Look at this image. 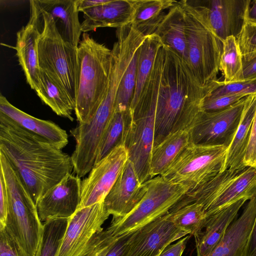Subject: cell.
<instances>
[{
  "instance_id": "cell-1",
  "label": "cell",
  "mask_w": 256,
  "mask_h": 256,
  "mask_svg": "<svg viewBox=\"0 0 256 256\" xmlns=\"http://www.w3.org/2000/svg\"><path fill=\"white\" fill-rule=\"evenodd\" d=\"M216 88L202 86L188 64L162 44L137 102L154 111V146L174 132L190 130L204 100Z\"/></svg>"
},
{
  "instance_id": "cell-2",
  "label": "cell",
  "mask_w": 256,
  "mask_h": 256,
  "mask_svg": "<svg viewBox=\"0 0 256 256\" xmlns=\"http://www.w3.org/2000/svg\"><path fill=\"white\" fill-rule=\"evenodd\" d=\"M0 153L17 172L36 204L74 168L68 154L0 114Z\"/></svg>"
},
{
  "instance_id": "cell-3",
  "label": "cell",
  "mask_w": 256,
  "mask_h": 256,
  "mask_svg": "<svg viewBox=\"0 0 256 256\" xmlns=\"http://www.w3.org/2000/svg\"><path fill=\"white\" fill-rule=\"evenodd\" d=\"M78 74L74 113L78 124L90 122L107 90L112 50L84 33L78 47Z\"/></svg>"
},
{
  "instance_id": "cell-4",
  "label": "cell",
  "mask_w": 256,
  "mask_h": 256,
  "mask_svg": "<svg viewBox=\"0 0 256 256\" xmlns=\"http://www.w3.org/2000/svg\"><path fill=\"white\" fill-rule=\"evenodd\" d=\"M178 2L186 16L188 64L202 86L217 87L222 42L211 28L198 0Z\"/></svg>"
},
{
  "instance_id": "cell-5",
  "label": "cell",
  "mask_w": 256,
  "mask_h": 256,
  "mask_svg": "<svg viewBox=\"0 0 256 256\" xmlns=\"http://www.w3.org/2000/svg\"><path fill=\"white\" fill-rule=\"evenodd\" d=\"M40 34L38 41V64L64 90L75 105L78 74V47L65 40L50 14L38 6Z\"/></svg>"
},
{
  "instance_id": "cell-6",
  "label": "cell",
  "mask_w": 256,
  "mask_h": 256,
  "mask_svg": "<svg viewBox=\"0 0 256 256\" xmlns=\"http://www.w3.org/2000/svg\"><path fill=\"white\" fill-rule=\"evenodd\" d=\"M0 168L10 199L6 227L29 256H36L44 232L36 204L17 172L1 153Z\"/></svg>"
},
{
  "instance_id": "cell-7",
  "label": "cell",
  "mask_w": 256,
  "mask_h": 256,
  "mask_svg": "<svg viewBox=\"0 0 256 256\" xmlns=\"http://www.w3.org/2000/svg\"><path fill=\"white\" fill-rule=\"evenodd\" d=\"M144 183L146 193L136 206L124 218L112 219L109 227L114 236L135 232L166 214L190 190L188 186L170 182L160 176Z\"/></svg>"
},
{
  "instance_id": "cell-8",
  "label": "cell",
  "mask_w": 256,
  "mask_h": 256,
  "mask_svg": "<svg viewBox=\"0 0 256 256\" xmlns=\"http://www.w3.org/2000/svg\"><path fill=\"white\" fill-rule=\"evenodd\" d=\"M256 195V169L246 166L226 170L182 198L201 204L206 216L242 198L250 200Z\"/></svg>"
},
{
  "instance_id": "cell-9",
  "label": "cell",
  "mask_w": 256,
  "mask_h": 256,
  "mask_svg": "<svg viewBox=\"0 0 256 256\" xmlns=\"http://www.w3.org/2000/svg\"><path fill=\"white\" fill-rule=\"evenodd\" d=\"M227 148L190 142L160 176L170 182L188 186L189 192L194 190L222 172Z\"/></svg>"
},
{
  "instance_id": "cell-10",
  "label": "cell",
  "mask_w": 256,
  "mask_h": 256,
  "mask_svg": "<svg viewBox=\"0 0 256 256\" xmlns=\"http://www.w3.org/2000/svg\"><path fill=\"white\" fill-rule=\"evenodd\" d=\"M122 142L141 183L151 179L150 162L154 144V113L150 106L138 103L130 112Z\"/></svg>"
},
{
  "instance_id": "cell-11",
  "label": "cell",
  "mask_w": 256,
  "mask_h": 256,
  "mask_svg": "<svg viewBox=\"0 0 256 256\" xmlns=\"http://www.w3.org/2000/svg\"><path fill=\"white\" fill-rule=\"evenodd\" d=\"M248 96L221 110L200 112L190 130V142L228 147L239 126Z\"/></svg>"
},
{
  "instance_id": "cell-12",
  "label": "cell",
  "mask_w": 256,
  "mask_h": 256,
  "mask_svg": "<svg viewBox=\"0 0 256 256\" xmlns=\"http://www.w3.org/2000/svg\"><path fill=\"white\" fill-rule=\"evenodd\" d=\"M128 160V151L122 142L96 164L88 176L82 180L78 208L104 202Z\"/></svg>"
},
{
  "instance_id": "cell-13",
  "label": "cell",
  "mask_w": 256,
  "mask_h": 256,
  "mask_svg": "<svg viewBox=\"0 0 256 256\" xmlns=\"http://www.w3.org/2000/svg\"><path fill=\"white\" fill-rule=\"evenodd\" d=\"M104 202L78 208L70 217L57 256H79L108 218Z\"/></svg>"
},
{
  "instance_id": "cell-14",
  "label": "cell",
  "mask_w": 256,
  "mask_h": 256,
  "mask_svg": "<svg viewBox=\"0 0 256 256\" xmlns=\"http://www.w3.org/2000/svg\"><path fill=\"white\" fill-rule=\"evenodd\" d=\"M187 234L174 225L168 212L134 232L122 256H156L166 246Z\"/></svg>"
},
{
  "instance_id": "cell-15",
  "label": "cell",
  "mask_w": 256,
  "mask_h": 256,
  "mask_svg": "<svg viewBox=\"0 0 256 256\" xmlns=\"http://www.w3.org/2000/svg\"><path fill=\"white\" fill-rule=\"evenodd\" d=\"M81 186L80 178L70 173L47 190L36 203L40 220L71 217L80 204Z\"/></svg>"
},
{
  "instance_id": "cell-16",
  "label": "cell",
  "mask_w": 256,
  "mask_h": 256,
  "mask_svg": "<svg viewBox=\"0 0 256 256\" xmlns=\"http://www.w3.org/2000/svg\"><path fill=\"white\" fill-rule=\"evenodd\" d=\"M250 1L198 0L211 28L222 42L228 37H238L246 20Z\"/></svg>"
},
{
  "instance_id": "cell-17",
  "label": "cell",
  "mask_w": 256,
  "mask_h": 256,
  "mask_svg": "<svg viewBox=\"0 0 256 256\" xmlns=\"http://www.w3.org/2000/svg\"><path fill=\"white\" fill-rule=\"evenodd\" d=\"M146 190V184L140 182L128 160L104 201L105 208L112 219L122 218L136 206Z\"/></svg>"
},
{
  "instance_id": "cell-18",
  "label": "cell",
  "mask_w": 256,
  "mask_h": 256,
  "mask_svg": "<svg viewBox=\"0 0 256 256\" xmlns=\"http://www.w3.org/2000/svg\"><path fill=\"white\" fill-rule=\"evenodd\" d=\"M30 2V20L26 26L18 32L14 48L26 82L31 88L34 90L38 86L40 72L38 54V41L40 31L34 1L31 0Z\"/></svg>"
},
{
  "instance_id": "cell-19",
  "label": "cell",
  "mask_w": 256,
  "mask_h": 256,
  "mask_svg": "<svg viewBox=\"0 0 256 256\" xmlns=\"http://www.w3.org/2000/svg\"><path fill=\"white\" fill-rule=\"evenodd\" d=\"M256 219V195L248 200L240 216L228 226L208 256H244Z\"/></svg>"
},
{
  "instance_id": "cell-20",
  "label": "cell",
  "mask_w": 256,
  "mask_h": 256,
  "mask_svg": "<svg viewBox=\"0 0 256 256\" xmlns=\"http://www.w3.org/2000/svg\"><path fill=\"white\" fill-rule=\"evenodd\" d=\"M0 114L21 128L46 140L60 150L68 143L66 132L54 122L41 120L22 111L0 95Z\"/></svg>"
},
{
  "instance_id": "cell-21",
  "label": "cell",
  "mask_w": 256,
  "mask_h": 256,
  "mask_svg": "<svg viewBox=\"0 0 256 256\" xmlns=\"http://www.w3.org/2000/svg\"><path fill=\"white\" fill-rule=\"evenodd\" d=\"M246 200V198H242L206 217L201 230L194 236L197 256L210 254Z\"/></svg>"
},
{
  "instance_id": "cell-22",
  "label": "cell",
  "mask_w": 256,
  "mask_h": 256,
  "mask_svg": "<svg viewBox=\"0 0 256 256\" xmlns=\"http://www.w3.org/2000/svg\"><path fill=\"white\" fill-rule=\"evenodd\" d=\"M133 11L134 0H111L84 10L82 12L84 17L82 31L86 33L103 27L118 28L131 22Z\"/></svg>"
},
{
  "instance_id": "cell-23",
  "label": "cell",
  "mask_w": 256,
  "mask_h": 256,
  "mask_svg": "<svg viewBox=\"0 0 256 256\" xmlns=\"http://www.w3.org/2000/svg\"><path fill=\"white\" fill-rule=\"evenodd\" d=\"M40 9L54 20L58 30L66 42L78 47L82 34L78 0H36Z\"/></svg>"
},
{
  "instance_id": "cell-24",
  "label": "cell",
  "mask_w": 256,
  "mask_h": 256,
  "mask_svg": "<svg viewBox=\"0 0 256 256\" xmlns=\"http://www.w3.org/2000/svg\"><path fill=\"white\" fill-rule=\"evenodd\" d=\"M186 27L185 12L178 1L167 10L155 34L163 44L171 48L188 64Z\"/></svg>"
},
{
  "instance_id": "cell-25",
  "label": "cell",
  "mask_w": 256,
  "mask_h": 256,
  "mask_svg": "<svg viewBox=\"0 0 256 256\" xmlns=\"http://www.w3.org/2000/svg\"><path fill=\"white\" fill-rule=\"evenodd\" d=\"M256 110V94H250L236 134L227 148L222 172L226 170H242L246 167L244 162Z\"/></svg>"
},
{
  "instance_id": "cell-26",
  "label": "cell",
  "mask_w": 256,
  "mask_h": 256,
  "mask_svg": "<svg viewBox=\"0 0 256 256\" xmlns=\"http://www.w3.org/2000/svg\"><path fill=\"white\" fill-rule=\"evenodd\" d=\"M190 130H180L166 136L152 148V178L160 176L190 142Z\"/></svg>"
},
{
  "instance_id": "cell-27",
  "label": "cell",
  "mask_w": 256,
  "mask_h": 256,
  "mask_svg": "<svg viewBox=\"0 0 256 256\" xmlns=\"http://www.w3.org/2000/svg\"><path fill=\"white\" fill-rule=\"evenodd\" d=\"M174 0H134L130 24L144 36L155 33L166 12L176 4Z\"/></svg>"
},
{
  "instance_id": "cell-28",
  "label": "cell",
  "mask_w": 256,
  "mask_h": 256,
  "mask_svg": "<svg viewBox=\"0 0 256 256\" xmlns=\"http://www.w3.org/2000/svg\"><path fill=\"white\" fill-rule=\"evenodd\" d=\"M34 90L41 100L57 115L74 120L72 113L74 111V104L60 86L42 70Z\"/></svg>"
},
{
  "instance_id": "cell-29",
  "label": "cell",
  "mask_w": 256,
  "mask_h": 256,
  "mask_svg": "<svg viewBox=\"0 0 256 256\" xmlns=\"http://www.w3.org/2000/svg\"><path fill=\"white\" fill-rule=\"evenodd\" d=\"M162 43L155 33L146 36L140 46L138 60L136 82L130 112L136 106L152 69L156 52Z\"/></svg>"
},
{
  "instance_id": "cell-30",
  "label": "cell",
  "mask_w": 256,
  "mask_h": 256,
  "mask_svg": "<svg viewBox=\"0 0 256 256\" xmlns=\"http://www.w3.org/2000/svg\"><path fill=\"white\" fill-rule=\"evenodd\" d=\"M168 214L174 225L190 236L201 230L207 217L202 206L196 202L178 201Z\"/></svg>"
},
{
  "instance_id": "cell-31",
  "label": "cell",
  "mask_w": 256,
  "mask_h": 256,
  "mask_svg": "<svg viewBox=\"0 0 256 256\" xmlns=\"http://www.w3.org/2000/svg\"><path fill=\"white\" fill-rule=\"evenodd\" d=\"M70 218H50L44 222L42 241L36 256H57Z\"/></svg>"
},
{
  "instance_id": "cell-32",
  "label": "cell",
  "mask_w": 256,
  "mask_h": 256,
  "mask_svg": "<svg viewBox=\"0 0 256 256\" xmlns=\"http://www.w3.org/2000/svg\"><path fill=\"white\" fill-rule=\"evenodd\" d=\"M130 118V112H114L99 146L95 164L122 142L126 124Z\"/></svg>"
},
{
  "instance_id": "cell-33",
  "label": "cell",
  "mask_w": 256,
  "mask_h": 256,
  "mask_svg": "<svg viewBox=\"0 0 256 256\" xmlns=\"http://www.w3.org/2000/svg\"><path fill=\"white\" fill-rule=\"evenodd\" d=\"M242 68V54L236 38H227L222 42V52L220 56V70L224 77V83L236 81Z\"/></svg>"
},
{
  "instance_id": "cell-34",
  "label": "cell",
  "mask_w": 256,
  "mask_h": 256,
  "mask_svg": "<svg viewBox=\"0 0 256 256\" xmlns=\"http://www.w3.org/2000/svg\"><path fill=\"white\" fill-rule=\"evenodd\" d=\"M140 46L134 54L120 83L116 96L115 112H130V106L136 86L138 60Z\"/></svg>"
},
{
  "instance_id": "cell-35",
  "label": "cell",
  "mask_w": 256,
  "mask_h": 256,
  "mask_svg": "<svg viewBox=\"0 0 256 256\" xmlns=\"http://www.w3.org/2000/svg\"><path fill=\"white\" fill-rule=\"evenodd\" d=\"M118 237L108 226L97 233L79 256H105Z\"/></svg>"
},
{
  "instance_id": "cell-36",
  "label": "cell",
  "mask_w": 256,
  "mask_h": 256,
  "mask_svg": "<svg viewBox=\"0 0 256 256\" xmlns=\"http://www.w3.org/2000/svg\"><path fill=\"white\" fill-rule=\"evenodd\" d=\"M256 94V78L224 83L220 85L206 96L215 97L224 95Z\"/></svg>"
},
{
  "instance_id": "cell-37",
  "label": "cell",
  "mask_w": 256,
  "mask_h": 256,
  "mask_svg": "<svg viewBox=\"0 0 256 256\" xmlns=\"http://www.w3.org/2000/svg\"><path fill=\"white\" fill-rule=\"evenodd\" d=\"M236 41L242 55L256 52V23L246 20Z\"/></svg>"
},
{
  "instance_id": "cell-38",
  "label": "cell",
  "mask_w": 256,
  "mask_h": 256,
  "mask_svg": "<svg viewBox=\"0 0 256 256\" xmlns=\"http://www.w3.org/2000/svg\"><path fill=\"white\" fill-rule=\"evenodd\" d=\"M0 256H29L6 228H0Z\"/></svg>"
},
{
  "instance_id": "cell-39",
  "label": "cell",
  "mask_w": 256,
  "mask_h": 256,
  "mask_svg": "<svg viewBox=\"0 0 256 256\" xmlns=\"http://www.w3.org/2000/svg\"><path fill=\"white\" fill-rule=\"evenodd\" d=\"M248 95H224L215 97L206 96L202 104V111L213 112L224 109L237 102Z\"/></svg>"
},
{
  "instance_id": "cell-40",
  "label": "cell",
  "mask_w": 256,
  "mask_h": 256,
  "mask_svg": "<svg viewBox=\"0 0 256 256\" xmlns=\"http://www.w3.org/2000/svg\"><path fill=\"white\" fill-rule=\"evenodd\" d=\"M242 68L236 81L256 78V52L242 55Z\"/></svg>"
},
{
  "instance_id": "cell-41",
  "label": "cell",
  "mask_w": 256,
  "mask_h": 256,
  "mask_svg": "<svg viewBox=\"0 0 256 256\" xmlns=\"http://www.w3.org/2000/svg\"><path fill=\"white\" fill-rule=\"evenodd\" d=\"M9 208L10 199L6 184L3 172L0 170V228L6 226Z\"/></svg>"
},
{
  "instance_id": "cell-42",
  "label": "cell",
  "mask_w": 256,
  "mask_h": 256,
  "mask_svg": "<svg viewBox=\"0 0 256 256\" xmlns=\"http://www.w3.org/2000/svg\"><path fill=\"white\" fill-rule=\"evenodd\" d=\"M256 160V110L253 120L249 141L246 148L244 164L250 166Z\"/></svg>"
},
{
  "instance_id": "cell-43",
  "label": "cell",
  "mask_w": 256,
  "mask_h": 256,
  "mask_svg": "<svg viewBox=\"0 0 256 256\" xmlns=\"http://www.w3.org/2000/svg\"><path fill=\"white\" fill-rule=\"evenodd\" d=\"M190 237V236H186L176 243L169 244L156 256H182Z\"/></svg>"
},
{
  "instance_id": "cell-44",
  "label": "cell",
  "mask_w": 256,
  "mask_h": 256,
  "mask_svg": "<svg viewBox=\"0 0 256 256\" xmlns=\"http://www.w3.org/2000/svg\"><path fill=\"white\" fill-rule=\"evenodd\" d=\"M132 232L119 236L105 256H122Z\"/></svg>"
},
{
  "instance_id": "cell-45",
  "label": "cell",
  "mask_w": 256,
  "mask_h": 256,
  "mask_svg": "<svg viewBox=\"0 0 256 256\" xmlns=\"http://www.w3.org/2000/svg\"><path fill=\"white\" fill-rule=\"evenodd\" d=\"M244 256H256V219L250 234Z\"/></svg>"
},
{
  "instance_id": "cell-46",
  "label": "cell",
  "mask_w": 256,
  "mask_h": 256,
  "mask_svg": "<svg viewBox=\"0 0 256 256\" xmlns=\"http://www.w3.org/2000/svg\"><path fill=\"white\" fill-rule=\"evenodd\" d=\"M111 0H78V8L79 12L84 10L105 4Z\"/></svg>"
},
{
  "instance_id": "cell-47",
  "label": "cell",
  "mask_w": 256,
  "mask_h": 256,
  "mask_svg": "<svg viewBox=\"0 0 256 256\" xmlns=\"http://www.w3.org/2000/svg\"><path fill=\"white\" fill-rule=\"evenodd\" d=\"M246 20L256 23V0L250 1L246 12Z\"/></svg>"
},
{
  "instance_id": "cell-48",
  "label": "cell",
  "mask_w": 256,
  "mask_h": 256,
  "mask_svg": "<svg viewBox=\"0 0 256 256\" xmlns=\"http://www.w3.org/2000/svg\"><path fill=\"white\" fill-rule=\"evenodd\" d=\"M250 166L256 169V160Z\"/></svg>"
}]
</instances>
